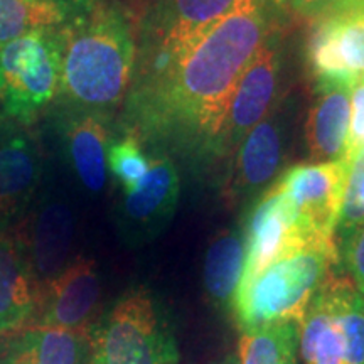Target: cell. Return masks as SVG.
<instances>
[{"mask_svg":"<svg viewBox=\"0 0 364 364\" xmlns=\"http://www.w3.org/2000/svg\"><path fill=\"white\" fill-rule=\"evenodd\" d=\"M272 0H241L188 48L154 70L134 73L124 134L154 154L221 156V136L236 85L275 27Z\"/></svg>","mask_w":364,"mask_h":364,"instance_id":"6da1fadb","label":"cell"},{"mask_svg":"<svg viewBox=\"0 0 364 364\" xmlns=\"http://www.w3.org/2000/svg\"><path fill=\"white\" fill-rule=\"evenodd\" d=\"M61 33L59 108L110 117L125 102L134 78L136 41L129 14L103 0L70 17Z\"/></svg>","mask_w":364,"mask_h":364,"instance_id":"7a4b0ae2","label":"cell"},{"mask_svg":"<svg viewBox=\"0 0 364 364\" xmlns=\"http://www.w3.org/2000/svg\"><path fill=\"white\" fill-rule=\"evenodd\" d=\"M339 265L338 245L314 243L270 263L240 285L233 300L241 331L280 322H300L314 294Z\"/></svg>","mask_w":364,"mask_h":364,"instance_id":"3957f363","label":"cell"},{"mask_svg":"<svg viewBox=\"0 0 364 364\" xmlns=\"http://www.w3.org/2000/svg\"><path fill=\"white\" fill-rule=\"evenodd\" d=\"M63 33L31 31L0 46V108L16 125L29 127L58 97Z\"/></svg>","mask_w":364,"mask_h":364,"instance_id":"277c9868","label":"cell"},{"mask_svg":"<svg viewBox=\"0 0 364 364\" xmlns=\"http://www.w3.org/2000/svg\"><path fill=\"white\" fill-rule=\"evenodd\" d=\"M304 364H364V297L332 272L299 322Z\"/></svg>","mask_w":364,"mask_h":364,"instance_id":"5b68a950","label":"cell"},{"mask_svg":"<svg viewBox=\"0 0 364 364\" xmlns=\"http://www.w3.org/2000/svg\"><path fill=\"white\" fill-rule=\"evenodd\" d=\"M88 364H179L174 332L147 290L125 294L103 317Z\"/></svg>","mask_w":364,"mask_h":364,"instance_id":"8992f818","label":"cell"},{"mask_svg":"<svg viewBox=\"0 0 364 364\" xmlns=\"http://www.w3.org/2000/svg\"><path fill=\"white\" fill-rule=\"evenodd\" d=\"M241 0H142L134 22V73L154 70L188 48Z\"/></svg>","mask_w":364,"mask_h":364,"instance_id":"52a82bcc","label":"cell"},{"mask_svg":"<svg viewBox=\"0 0 364 364\" xmlns=\"http://www.w3.org/2000/svg\"><path fill=\"white\" fill-rule=\"evenodd\" d=\"M307 70L317 91L353 88L364 76V6L329 9L314 21Z\"/></svg>","mask_w":364,"mask_h":364,"instance_id":"ba28073f","label":"cell"},{"mask_svg":"<svg viewBox=\"0 0 364 364\" xmlns=\"http://www.w3.org/2000/svg\"><path fill=\"white\" fill-rule=\"evenodd\" d=\"M349 159L338 162H311L290 167L275 182L300 225L312 238L336 241L343 206Z\"/></svg>","mask_w":364,"mask_h":364,"instance_id":"9c48e42d","label":"cell"},{"mask_svg":"<svg viewBox=\"0 0 364 364\" xmlns=\"http://www.w3.org/2000/svg\"><path fill=\"white\" fill-rule=\"evenodd\" d=\"M181 181L169 154L150 156V167L134 189L124 191L117 208V226L130 247H142L166 230L179 203Z\"/></svg>","mask_w":364,"mask_h":364,"instance_id":"30bf717a","label":"cell"},{"mask_svg":"<svg viewBox=\"0 0 364 364\" xmlns=\"http://www.w3.org/2000/svg\"><path fill=\"white\" fill-rule=\"evenodd\" d=\"M290 112L280 102L258 122L235 149L223 196L236 204L265 189L279 176L287 159Z\"/></svg>","mask_w":364,"mask_h":364,"instance_id":"8fae6325","label":"cell"},{"mask_svg":"<svg viewBox=\"0 0 364 364\" xmlns=\"http://www.w3.org/2000/svg\"><path fill=\"white\" fill-rule=\"evenodd\" d=\"M29 215L16 228L34 279L41 289L71 262L76 220L71 203L61 191L48 188L31 203Z\"/></svg>","mask_w":364,"mask_h":364,"instance_id":"7c38bea8","label":"cell"},{"mask_svg":"<svg viewBox=\"0 0 364 364\" xmlns=\"http://www.w3.org/2000/svg\"><path fill=\"white\" fill-rule=\"evenodd\" d=\"M241 233L245 240V270L241 284L253 279L258 272L284 255L307 245H338L312 238L306 228L300 225L294 209L275 184L255 203Z\"/></svg>","mask_w":364,"mask_h":364,"instance_id":"4fadbf2b","label":"cell"},{"mask_svg":"<svg viewBox=\"0 0 364 364\" xmlns=\"http://www.w3.org/2000/svg\"><path fill=\"white\" fill-rule=\"evenodd\" d=\"M102 299V277L93 258L76 257L39 289L33 327L90 332Z\"/></svg>","mask_w":364,"mask_h":364,"instance_id":"5bb4252c","label":"cell"},{"mask_svg":"<svg viewBox=\"0 0 364 364\" xmlns=\"http://www.w3.org/2000/svg\"><path fill=\"white\" fill-rule=\"evenodd\" d=\"M280 41L273 31L241 75L223 130L221 156L235 152L243 136L272 110L280 85Z\"/></svg>","mask_w":364,"mask_h":364,"instance_id":"9a60e30c","label":"cell"},{"mask_svg":"<svg viewBox=\"0 0 364 364\" xmlns=\"http://www.w3.org/2000/svg\"><path fill=\"white\" fill-rule=\"evenodd\" d=\"M44 150L39 135L9 124L0 130V231L27 211L41 191Z\"/></svg>","mask_w":364,"mask_h":364,"instance_id":"2e32d148","label":"cell"},{"mask_svg":"<svg viewBox=\"0 0 364 364\" xmlns=\"http://www.w3.org/2000/svg\"><path fill=\"white\" fill-rule=\"evenodd\" d=\"M107 115L61 110V145L70 171L90 194H100L108 181V147L112 144Z\"/></svg>","mask_w":364,"mask_h":364,"instance_id":"e0dca14e","label":"cell"},{"mask_svg":"<svg viewBox=\"0 0 364 364\" xmlns=\"http://www.w3.org/2000/svg\"><path fill=\"white\" fill-rule=\"evenodd\" d=\"M39 287L17 230L0 231V336L33 321Z\"/></svg>","mask_w":364,"mask_h":364,"instance_id":"ac0fdd59","label":"cell"},{"mask_svg":"<svg viewBox=\"0 0 364 364\" xmlns=\"http://www.w3.org/2000/svg\"><path fill=\"white\" fill-rule=\"evenodd\" d=\"M351 88L318 90L306 120V145L312 162L348 159Z\"/></svg>","mask_w":364,"mask_h":364,"instance_id":"d6986e66","label":"cell"},{"mask_svg":"<svg viewBox=\"0 0 364 364\" xmlns=\"http://www.w3.org/2000/svg\"><path fill=\"white\" fill-rule=\"evenodd\" d=\"M90 332L29 327L0 353V364H88Z\"/></svg>","mask_w":364,"mask_h":364,"instance_id":"ffe728a7","label":"cell"},{"mask_svg":"<svg viewBox=\"0 0 364 364\" xmlns=\"http://www.w3.org/2000/svg\"><path fill=\"white\" fill-rule=\"evenodd\" d=\"M245 270V240L241 230L226 228L209 241L203 282L208 299L221 309L233 306Z\"/></svg>","mask_w":364,"mask_h":364,"instance_id":"44dd1931","label":"cell"},{"mask_svg":"<svg viewBox=\"0 0 364 364\" xmlns=\"http://www.w3.org/2000/svg\"><path fill=\"white\" fill-rule=\"evenodd\" d=\"M299 356V322H280L245 331L238 364H294Z\"/></svg>","mask_w":364,"mask_h":364,"instance_id":"7402d4cb","label":"cell"},{"mask_svg":"<svg viewBox=\"0 0 364 364\" xmlns=\"http://www.w3.org/2000/svg\"><path fill=\"white\" fill-rule=\"evenodd\" d=\"M66 21L68 12L59 0H0V46Z\"/></svg>","mask_w":364,"mask_h":364,"instance_id":"603a6c76","label":"cell"},{"mask_svg":"<svg viewBox=\"0 0 364 364\" xmlns=\"http://www.w3.org/2000/svg\"><path fill=\"white\" fill-rule=\"evenodd\" d=\"M149 167L150 156L136 136L124 134L120 139L112 140L108 147V171L124 191L134 189L147 174Z\"/></svg>","mask_w":364,"mask_h":364,"instance_id":"cb8c5ba5","label":"cell"},{"mask_svg":"<svg viewBox=\"0 0 364 364\" xmlns=\"http://www.w3.org/2000/svg\"><path fill=\"white\" fill-rule=\"evenodd\" d=\"M364 221V147L358 149L349 159L343 206L336 230V241L346 238Z\"/></svg>","mask_w":364,"mask_h":364,"instance_id":"d4e9b609","label":"cell"},{"mask_svg":"<svg viewBox=\"0 0 364 364\" xmlns=\"http://www.w3.org/2000/svg\"><path fill=\"white\" fill-rule=\"evenodd\" d=\"M338 247L339 253H343L348 277L364 297V221L341 240Z\"/></svg>","mask_w":364,"mask_h":364,"instance_id":"484cf974","label":"cell"},{"mask_svg":"<svg viewBox=\"0 0 364 364\" xmlns=\"http://www.w3.org/2000/svg\"><path fill=\"white\" fill-rule=\"evenodd\" d=\"M351 117H349V140L348 159L364 147V76H361L351 88Z\"/></svg>","mask_w":364,"mask_h":364,"instance_id":"4316f807","label":"cell"},{"mask_svg":"<svg viewBox=\"0 0 364 364\" xmlns=\"http://www.w3.org/2000/svg\"><path fill=\"white\" fill-rule=\"evenodd\" d=\"M272 4L279 11L307 21H316L329 11V0H272Z\"/></svg>","mask_w":364,"mask_h":364,"instance_id":"83f0119b","label":"cell"},{"mask_svg":"<svg viewBox=\"0 0 364 364\" xmlns=\"http://www.w3.org/2000/svg\"><path fill=\"white\" fill-rule=\"evenodd\" d=\"M59 2L65 6L66 12H68V19H70V17L76 16V14L83 12V11H86V9L97 6V4H100V2H103V0H59Z\"/></svg>","mask_w":364,"mask_h":364,"instance_id":"f1b7e54d","label":"cell"},{"mask_svg":"<svg viewBox=\"0 0 364 364\" xmlns=\"http://www.w3.org/2000/svg\"><path fill=\"white\" fill-rule=\"evenodd\" d=\"M364 6V0H329V9H344Z\"/></svg>","mask_w":364,"mask_h":364,"instance_id":"f546056e","label":"cell"},{"mask_svg":"<svg viewBox=\"0 0 364 364\" xmlns=\"http://www.w3.org/2000/svg\"><path fill=\"white\" fill-rule=\"evenodd\" d=\"M233 364H238V363H233Z\"/></svg>","mask_w":364,"mask_h":364,"instance_id":"4dcf8cb0","label":"cell"},{"mask_svg":"<svg viewBox=\"0 0 364 364\" xmlns=\"http://www.w3.org/2000/svg\"><path fill=\"white\" fill-rule=\"evenodd\" d=\"M294 364H297V363H294Z\"/></svg>","mask_w":364,"mask_h":364,"instance_id":"1f68e13d","label":"cell"}]
</instances>
